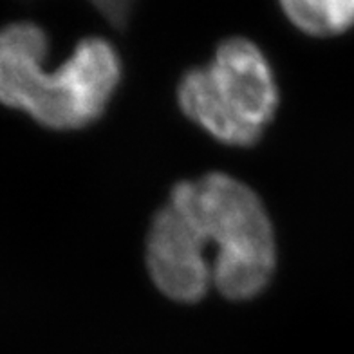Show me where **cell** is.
Listing matches in <instances>:
<instances>
[{
  "label": "cell",
  "mask_w": 354,
  "mask_h": 354,
  "mask_svg": "<svg viewBox=\"0 0 354 354\" xmlns=\"http://www.w3.org/2000/svg\"><path fill=\"white\" fill-rule=\"evenodd\" d=\"M120 58L111 44L87 38L53 75L46 73L28 112L51 129H78L100 116L120 82Z\"/></svg>",
  "instance_id": "7a4b0ae2"
},
{
  "label": "cell",
  "mask_w": 354,
  "mask_h": 354,
  "mask_svg": "<svg viewBox=\"0 0 354 354\" xmlns=\"http://www.w3.org/2000/svg\"><path fill=\"white\" fill-rule=\"evenodd\" d=\"M46 33L35 24L15 22L0 29V102L28 111L46 75Z\"/></svg>",
  "instance_id": "5b68a950"
},
{
  "label": "cell",
  "mask_w": 354,
  "mask_h": 354,
  "mask_svg": "<svg viewBox=\"0 0 354 354\" xmlns=\"http://www.w3.org/2000/svg\"><path fill=\"white\" fill-rule=\"evenodd\" d=\"M170 205L219 246L212 279L224 297L250 299L266 288L275 268V241L255 192L233 177L210 174L177 185Z\"/></svg>",
  "instance_id": "6da1fadb"
},
{
  "label": "cell",
  "mask_w": 354,
  "mask_h": 354,
  "mask_svg": "<svg viewBox=\"0 0 354 354\" xmlns=\"http://www.w3.org/2000/svg\"><path fill=\"white\" fill-rule=\"evenodd\" d=\"M179 103L187 116L228 145H252L261 138L255 127L244 123L228 107L214 82L210 67L194 69L179 85Z\"/></svg>",
  "instance_id": "8992f818"
},
{
  "label": "cell",
  "mask_w": 354,
  "mask_h": 354,
  "mask_svg": "<svg viewBox=\"0 0 354 354\" xmlns=\"http://www.w3.org/2000/svg\"><path fill=\"white\" fill-rule=\"evenodd\" d=\"M282 8L306 33L335 35L354 26V0H289Z\"/></svg>",
  "instance_id": "52a82bcc"
},
{
  "label": "cell",
  "mask_w": 354,
  "mask_h": 354,
  "mask_svg": "<svg viewBox=\"0 0 354 354\" xmlns=\"http://www.w3.org/2000/svg\"><path fill=\"white\" fill-rule=\"evenodd\" d=\"M205 235L172 205L156 215L149 233L147 262L158 289L177 302H196L212 273L205 261Z\"/></svg>",
  "instance_id": "3957f363"
},
{
  "label": "cell",
  "mask_w": 354,
  "mask_h": 354,
  "mask_svg": "<svg viewBox=\"0 0 354 354\" xmlns=\"http://www.w3.org/2000/svg\"><path fill=\"white\" fill-rule=\"evenodd\" d=\"M210 71L228 107L244 123L262 131L275 114L279 96L261 49L244 38L226 40L217 49Z\"/></svg>",
  "instance_id": "277c9868"
}]
</instances>
